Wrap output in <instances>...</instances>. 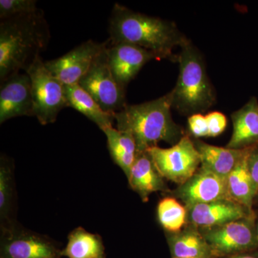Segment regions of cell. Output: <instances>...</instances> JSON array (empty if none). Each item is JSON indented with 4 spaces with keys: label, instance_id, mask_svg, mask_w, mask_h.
Returning <instances> with one entry per match:
<instances>
[{
    "label": "cell",
    "instance_id": "obj_1",
    "mask_svg": "<svg viewBox=\"0 0 258 258\" xmlns=\"http://www.w3.org/2000/svg\"><path fill=\"white\" fill-rule=\"evenodd\" d=\"M110 44L128 43L152 51L159 59L177 60L173 50L189 41L169 20L132 11L115 4L109 18Z\"/></svg>",
    "mask_w": 258,
    "mask_h": 258
},
{
    "label": "cell",
    "instance_id": "obj_2",
    "mask_svg": "<svg viewBox=\"0 0 258 258\" xmlns=\"http://www.w3.org/2000/svg\"><path fill=\"white\" fill-rule=\"evenodd\" d=\"M50 28L44 12L0 19V82L26 72L46 50Z\"/></svg>",
    "mask_w": 258,
    "mask_h": 258
},
{
    "label": "cell",
    "instance_id": "obj_3",
    "mask_svg": "<svg viewBox=\"0 0 258 258\" xmlns=\"http://www.w3.org/2000/svg\"><path fill=\"white\" fill-rule=\"evenodd\" d=\"M171 108V92L141 104H126L114 113L116 128L132 136L138 153L158 147L161 142L174 145L184 133L173 120Z\"/></svg>",
    "mask_w": 258,
    "mask_h": 258
},
{
    "label": "cell",
    "instance_id": "obj_4",
    "mask_svg": "<svg viewBox=\"0 0 258 258\" xmlns=\"http://www.w3.org/2000/svg\"><path fill=\"white\" fill-rule=\"evenodd\" d=\"M176 62L179 74L175 87L170 91L172 108L183 115L201 114L216 101L203 56L189 40L181 47Z\"/></svg>",
    "mask_w": 258,
    "mask_h": 258
},
{
    "label": "cell",
    "instance_id": "obj_5",
    "mask_svg": "<svg viewBox=\"0 0 258 258\" xmlns=\"http://www.w3.org/2000/svg\"><path fill=\"white\" fill-rule=\"evenodd\" d=\"M25 73L31 80L34 115L40 124L54 123L60 111L68 107L64 85L47 70L40 57Z\"/></svg>",
    "mask_w": 258,
    "mask_h": 258
},
{
    "label": "cell",
    "instance_id": "obj_6",
    "mask_svg": "<svg viewBox=\"0 0 258 258\" xmlns=\"http://www.w3.org/2000/svg\"><path fill=\"white\" fill-rule=\"evenodd\" d=\"M256 215L225 225L199 229L216 258L258 250Z\"/></svg>",
    "mask_w": 258,
    "mask_h": 258
},
{
    "label": "cell",
    "instance_id": "obj_7",
    "mask_svg": "<svg viewBox=\"0 0 258 258\" xmlns=\"http://www.w3.org/2000/svg\"><path fill=\"white\" fill-rule=\"evenodd\" d=\"M108 47L96 57L79 84L103 110L115 113L120 111L126 103L125 89L117 82L110 67Z\"/></svg>",
    "mask_w": 258,
    "mask_h": 258
},
{
    "label": "cell",
    "instance_id": "obj_8",
    "mask_svg": "<svg viewBox=\"0 0 258 258\" xmlns=\"http://www.w3.org/2000/svg\"><path fill=\"white\" fill-rule=\"evenodd\" d=\"M147 152L161 176L178 185L188 181L201 165L198 149L188 135H184L169 149L155 147Z\"/></svg>",
    "mask_w": 258,
    "mask_h": 258
},
{
    "label": "cell",
    "instance_id": "obj_9",
    "mask_svg": "<svg viewBox=\"0 0 258 258\" xmlns=\"http://www.w3.org/2000/svg\"><path fill=\"white\" fill-rule=\"evenodd\" d=\"M55 240L18 224L1 232L0 258H62Z\"/></svg>",
    "mask_w": 258,
    "mask_h": 258
},
{
    "label": "cell",
    "instance_id": "obj_10",
    "mask_svg": "<svg viewBox=\"0 0 258 258\" xmlns=\"http://www.w3.org/2000/svg\"><path fill=\"white\" fill-rule=\"evenodd\" d=\"M110 40L83 42L58 58L45 62L47 70L64 86L79 84L100 53L109 45Z\"/></svg>",
    "mask_w": 258,
    "mask_h": 258
},
{
    "label": "cell",
    "instance_id": "obj_11",
    "mask_svg": "<svg viewBox=\"0 0 258 258\" xmlns=\"http://www.w3.org/2000/svg\"><path fill=\"white\" fill-rule=\"evenodd\" d=\"M169 194L176 200H181L186 208L198 204L231 200L227 191V180L202 166L188 181L178 185Z\"/></svg>",
    "mask_w": 258,
    "mask_h": 258
},
{
    "label": "cell",
    "instance_id": "obj_12",
    "mask_svg": "<svg viewBox=\"0 0 258 258\" xmlns=\"http://www.w3.org/2000/svg\"><path fill=\"white\" fill-rule=\"evenodd\" d=\"M0 84V123L19 116H35L30 76L16 74Z\"/></svg>",
    "mask_w": 258,
    "mask_h": 258
},
{
    "label": "cell",
    "instance_id": "obj_13",
    "mask_svg": "<svg viewBox=\"0 0 258 258\" xmlns=\"http://www.w3.org/2000/svg\"><path fill=\"white\" fill-rule=\"evenodd\" d=\"M186 208L187 210L186 224L195 226L199 229L223 225L255 215L252 209L228 199L198 204Z\"/></svg>",
    "mask_w": 258,
    "mask_h": 258
},
{
    "label": "cell",
    "instance_id": "obj_14",
    "mask_svg": "<svg viewBox=\"0 0 258 258\" xmlns=\"http://www.w3.org/2000/svg\"><path fill=\"white\" fill-rule=\"evenodd\" d=\"M108 56L113 76L124 89L144 64L153 59L159 60L152 51L128 43L110 44Z\"/></svg>",
    "mask_w": 258,
    "mask_h": 258
},
{
    "label": "cell",
    "instance_id": "obj_15",
    "mask_svg": "<svg viewBox=\"0 0 258 258\" xmlns=\"http://www.w3.org/2000/svg\"><path fill=\"white\" fill-rule=\"evenodd\" d=\"M127 179L131 189L138 194L144 203L149 201L152 193L169 194L171 191L148 152L138 153Z\"/></svg>",
    "mask_w": 258,
    "mask_h": 258
},
{
    "label": "cell",
    "instance_id": "obj_16",
    "mask_svg": "<svg viewBox=\"0 0 258 258\" xmlns=\"http://www.w3.org/2000/svg\"><path fill=\"white\" fill-rule=\"evenodd\" d=\"M172 258H216L198 227L186 224L179 232H166Z\"/></svg>",
    "mask_w": 258,
    "mask_h": 258
},
{
    "label": "cell",
    "instance_id": "obj_17",
    "mask_svg": "<svg viewBox=\"0 0 258 258\" xmlns=\"http://www.w3.org/2000/svg\"><path fill=\"white\" fill-rule=\"evenodd\" d=\"M233 132L227 148L244 149L258 144V101L252 97L243 107L231 114Z\"/></svg>",
    "mask_w": 258,
    "mask_h": 258
},
{
    "label": "cell",
    "instance_id": "obj_18",
    "mask_svg": "<svg viewBox=\"0 0 258 258\" xmlns=\"http://www.w3.org/2000/svg\"><path fill=\"white\" fill-rule=\"evenodd\" d=\"M193 142L200 154V166L225 179L249 149L219 147L205 143L198 139H193Z\"/></svg>",
    "mask_w": 258,
    "mask_h": 258
},
{
    "label": "cell",
    "instance_id": "obj_19",
    "mask_svg": "<svg viewBox=\"0 0 258 258\" xmlns=\"http://www.w3.org/2000/svg\"><path fill=\"white\" fill-rule=\"evenodd\" d=\"M18 224L14 166L9 157L2 155L0 159V230L4 232Z\"/></svg>",
    "mask_w": 258,
    "mask_h": 258
},
{
    "label": "cell",
    "instance_id": "obj_20",
    "mask_svg": "<svg viewBox=\"0 0 258 258\" xmlns=\"http://www.w3.org/2000/svg\"><path fill=\"white\" fill-rule=\"evenodd\" d=\"M64 93L68 107L74 108L87 117L101 131L113 127L115 122L114 113H108L103 110L92 96L79 84L64 86Z\"/></svg>",
    "mask_w": 258,
    "mask_h": 258
},
{
    "label": "cell",
    "instance_id": "obj_21",
    "mask_svg": "<svg viewBox=\"0 0 258 258\" xmlns=\"http://www.w3.org/2000/svg\"><path fill=\"white\" fill-rule=\"evenodd\" d=\"M62 257L68 258H106L103 239L79 227L70 232L68 243L61 251Z\"/></svg>",
    "mask_w": 258,
    "mask_h": 258
},
{
    "label": "cell",
    "instance_id": "obj_22",
    "mask_svg": "<svg viewBox=\"0 0 258 258\" xmlns=\"http://www.w3.org/2000/svg\"><path fill=\"white\" fill-rule=\"evenodd\" d=\"M103 132L106 137L107 146L112 159L127 177L138 154L135 141L130 134L113 126Z\"/></svg>",
    "mask_w": 258,
    "mask_h": 258
},
{
    "label": "cell",
    "instance_id": "obj_23",
    "mask_svg": "<svg viewBox=\"0 0 258 258\" xmlns=\"http://www.w3.org/2000/svg\"><path fill=\"white\" fill-rule=\"evenodd\" d=\"M250 148L226 180L231 200L252 209L256 198V190L247 166V157Z\"/></svg>",
    "mask_w": 258,
    "mask_h": 258
},
{
    "label": "cell",
    "instance_id": "obj_24",
    "mask_svg": "<svg viewBox=\"0 0 258 258\" xmlns=\"http://www.w3.org/2000/svg\"><path fill=\"white\" fill-rule=\"evenodd\" d=\"M187 210L184 205L173 197H166L159 201L157 217L166 232H179L186 224Z\"/></svg>",
    "mask_w": 258,
    "mask_h": 258
},
{
    "label": "cell",
    "instance_id": "obj_25",
    "mask_svg": "<svg viewBox=\"0 0 258 258\" xmlns=\"http://www.w3.org/2000/svg\"><path fill=\"white\" fill-rule=\"evenodd\" d=\"M36 0H1L0 19L35 13L39 8Z\"/></svg>",
    "mask_w": 258,
    "mask_h": 258
},
{
    "label": "cell",
    "instance_id": "obj_26",
    "mask_svg": "<svg viewBox=\"0 0 258 258\" xmlns=\"http://www.w3.org/2000/svg\"><path fill=\"white\" fill-rule=\"evenodd\" d=\"M188 128L195 139L209 137V129L206 116L198 113L190 115L188 118Z\"/></svg>",
    "mask_w": 258,
    "mask_h": 258
},
{
    "label": "cell",
    "instance_id": "obj_27",
    "mask_svg": "<svg viewBox=\"0 0 258 258\" xmlns=\"http://www.w3.org/2000/svg\"><path fill=\"white\" fill-rule=\"evenodd\" d=\"M209 129V137H218L223 133L227 126V118L223 113L215 111L206 115Z\"/></svg>",
    "mask_w": 258,
    "mask_h": 258
},
{
    "label": "cell",
    "instance_id": "obj_28",
    "mask_svg": "<svg viewBox=\"0 0 258 258\" xmlns=\"http://www.w3.org/2000/svg\"><path fill=\"white\" fill-rule=\"evenodd\" d=\"M247 166L255 187V200H258V144L251 147L249 149L248 157H247Z\"/></svg>",
    "mask_w": 258,
    "mask_h": 258
},
{
    "label": "cell",
    "instance_id": "obj_29",
    "mask_svg": "<svg viewBox=\"0 0 258 258\" xmlns=\"http://www.w3.org/2000/svg\"><path fill=\"white\" fill-rule=\"evenodd\" d=\"M220 258H258V250L246 252V253L235 254V255L226 256V257Z\"/></svg>",
    "mask_w": 258,
    "mask_h": 258
},
{
    "label": "cell",
    "instance_id": "obj_30",
    "mask_svg": "<svg viewBox=\"0 0 258 258\" xmlns=\"http://www.w3.org/2000/svg\"><path fill=\"white\" fill-rule=\"evenodd\" d=\"M257 233H258V227H257Z\"/></svg>",
    "mask_w": 258,
    "mask_h": 258
}]
</instances>
